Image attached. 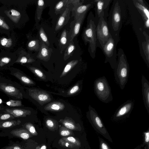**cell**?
I'll return each instance as SVG.
<instances>
[{"mask_svg": "<svg viewBox=\"0 0 149 149\" xmlns=\"http://www.w3.org/2000/svg\"><path fill=\"white\" fill-rule=\"evenodd\" d=\"M82 38L86 45L88 43V52L91 57L94 58L99 45L96 37L94 15L92 12H90L88 16L86 26L83 32Z\"/></svg>", "mask_w": 149, "mask_h": 149, "instance_id": "cell-1", "label": "cell"}, {"mask_svg": "<svg viewBox=\"0 0 149 149\" xmlns=\"http://www.w3.org/2000/svg\"><path fill=\"white\" fill-rule=\"evenodd\" d=\"M117 57V63L114 69L115 79L120 89L123 90L128 81L129 65L126 56L122 49H118Z\"/></svg>", "mask_w": 149, "mask_h": 149, "instance_id": "cell-2", "label": "cell"}, {"mask_svg": "<svg viewBox=\"0 0 149 149\" xmlns=\"http://www.w3.org/2000/svg\"><path fill=\"white\" fill-rule=\"evenodd\" d=\"M107 23L111 35L119 38V33L122 26V16L119 1H113L108 16Z\"/></svg>", "mask_w": 149, "mask_h": 149, "instance_id": "cell-3", "label": "cell"}, {"mask_svg": "<svg viewBox=\"0 0 149 149\" xmlns=\"http://www.w3.org/2000/svg\"><path fill=\"white\" fill-rule=\"evenodd\" d=\"M0 91L15 100H22L26 95L24 88L19 83L0 75Z\"/></svg>", "mask_w": 149, "mask_h": 149, "instance_id": "cell-4", "label": "cell"}, {"mask_svg": "<svg viewBox=\"0 0 149 149\" xmlns=\"http://www.w3.org/2000/svg\"><path fill=\"white\" fill-rule=\"evenodd\" d=\"M93 87L95 95L101 101L107 103L113 100L111 89L105 76L96 79L94 82Z\"/></svg>", "mask_w": 149, "mask_h": 149, "instance_id": "cell-5", "label": "cell"}, {"mask_svg": "<svg viewBox=\"0 0 149 149\" xmlns=\"http://www.w3.org/2000/svg\"><path fill=\"white\" fill-rule=\"evenodd\" d=\"M119 38L112 36L110 34L101 49L105 56V63H109L111 68L114 69L117 63V46Z\"/></svg>", "mask_w": 149, "mask_h": 149, "instance_id": "cell-6", "label": "cell"}, {"mask_svg": "<svg viewBox=\"0 0 149 149\" xmlns=\"http://www.w3.org/2000/svg\"><path fill=\"white\" fill-rule=\"evenodd\" d=\"M87 116L95 130L111 142H112V140L100 117L95 109L91 106L89 107Z\"/></svg>", "mask_w": 149, "mask_h": 149, "instance_id": "cell-7", "label": "cell"}, {"mask_svg": "<svg viewBox=\"0 0 149 149\" xmlns=\"http://www.w3.org/2000/svg\"><path fill=\"white\" fill-rule=\"evenodd\" d=\"M107 21V19L101 16L96 25L97 38L99 47L101 49L110 35Z\"/></svg>", "mask_w": 149, "mask_h": 149, "instance_id": "cell-8", "label": "cell"}, {"mask_svg": "<svg viewBox=\"0 0 149 149\" xmlns=\"http://www.w3.org/2000/svg\"><path fill=\"white\" fill-rule=\"evenodd\" d=\"M112 0H94L95 22L96 25L101 16L107 19L109 6Z\"/></svg>", "mask_w": 149, "mask_h": 149, "instance_id": "cell-9", "label": "cell"}, {"mask_svg": "<svg viewBox=\"0 0 149 149\" xmlns=\"http://www.w3.org/2000/svg\"><path fill=\"white\" fill-rule=\"evenodd\" d=\"M26 95L42 105L50 102L52 99L49 94L44 91L36 89L25 88Z\"/></svg>", "mask_w": 149, "mask_h": 149, "instance_id": "cell-10", "label": "cell"}, {"mask_svg": "<svg viewBox=\"0 0 149 149\" xmlns=\"http://www.w3.org/2000/svg\"><path fill=\"white\" fill-rule=\"evenodd\" d=\"M134 102L131 100L127 101L120 106L116 111L113 118L114 120L124 118L131 112L134 106Z\"/></svg>", "mask_w": 149, "mask_h": 149, "instance_id": "cell-11", "label": "cell"}, {"mask_svg": "<svg viewBox=\"0 0 149 149\" xmlns=\"http://www.w3.org/2000/svg\"><path fill=\"white\" fill-rule=\"evenodd\" d=\"M86 13L81 15L76 18H74V20L71 22L70 30L69 32V38L70 42L73 40L74 37L79 33Z\"/></svg>", "mask_w": 149, "mask_h": 149, "instance_id": "cell-12", "label": "cell"}, {"mask_svg": "<svg viewBox=\"0 0 149 149\" xmlns=\"http://www.w3.org/2000/svg\"><path fill=\"white\" fill-rule=\"evenodd\" d=\"M3 112L10 113L15 118L21 119L30 116L32 114V111L29 109L23 107L6 108Z\"/></svg>", "mask_w": 149, "mask_h": 149, "instance_id": "cell-13", "label": "cell"}, {"mask_svg": "<svg viewBox=\"0 0 149 149\" xmlns=\"http://www.w3.org/2000/svg\"><path fill=\"white\" fill-rule=\"evenodd\" d=\"M58 143L63 147L70 149H78L81 147V143L79 140L72 136L61 138Z\"/></svg>", "mask_w": 149, "mask_h": 149, "instance_id": "cell-14", "label": "cell"}, {"mask_svg": "<svg viewBox=\"0 0 149 149\" xmlns=\"http://www.w3.org/2000/svg\"><path fill=\"white\" fill-rule=\"evenodd\" d=\"M9 69L10 74L15 77L22 84L28 86L34 84V82L20 70L12 68Z\"/></svg>", "mask_w": 149, "mask_h": 149, "instance_id": "cell-15", "label": "cell"}, {"mask_svg": "<svg viewBox=\"0 0 149 149\" xmlns=\"http://www.w3.org/2000/svg\"><path fill=\"white\" fill-rule=\"evenodd\" d=\"M94 4V0H93L89 1L86 4H83L75 7H72V16L74 18H76L87 13L93 7Z\"/></svg>", "mask_w": 149, "mask_h": 149, "instance_id": "cell-16", "label": "cell"}, {"mask_svg": "<svg viewBox=\"0 0 149 149\" xmlns=\"http://www.w3.org/2000/svg\"><path fill=\"white\" fill-rule=\"evenodd\" d=\"M72 7L71 4H69L65 10L59 17L55 27L56 31L60 29L68 23L70 18V14L72 8Z\"/></svg>", "mask_w": 149, "mask_h": 149, "instance_id": "cell-17", "label": "cell"}, {"mask_svg": "<svg viewBox=\"0 0 149 149\" xmlns=\"http://www.w3.org/2000/svg\"><path fill=\"white\" fill-rule=\"evenodd\" d=\"M142 90L144 106L149 114V82L145 76L141 77Z\"/></svg>", "mask_w": 149, "mask_h": 149, "instance_id": "cell-18", "label": "cell"}, {"mask_svg": "<svg viewBox=\"0 0 149 149\" xmlns=\"http://www.w3.org/2000/svg\"><path fill=\"white\" fill-rule=\"evenodd\" d=\"M133 3L141 15L144 22L145 26L148 29L149 27V11L147 5H144L138 2L137 0H133Z\"/></svg>", "mask_w": 149, "mask_h": 149, "instance_id": "cell-19", "label": "cell"}, {"mask_svg": "<svg viewBox=\"0 0 149 149\" xmlns=\"http://www.w3.org/2000/svg\"><path fill=\"white\" fill-rule=\"evenodd\" d=\"M39 52L37 57L40 60L45 61H48L50 57L52 49H49L44 42L41 40Z\"/></svg>", "mask_w": 149, "mask_h": 149, "instance_id": "cell-20", "label": "cell"}, {"mask_svg": "<svg viewBox=\"0 0 149 149\" xmlns=\"http://www.w3.org/2000/svg\"><path fill=\"white\" fill-rule=\"evenodd\" d=\"M69 32L65 29L62 32L59 41V45L61 53L68 46L70 43Z\"/></svg>", "mask_w": 149, "mask_h": 149, "instance_id": "cell-21", "label": "cell"}, {"mask_svg": "<svg viewBox=\"0 0 149 149\" xmlns=\"http://www.w3.org/2000/svg\"><path fill=\"white\" fill-rule=\"evenodd\" d=\"M146 40L143 42L142 44V47L144 54L145 61L147 66L149 68V36L148 34L145 31L143 32Z\"/></svg>", "mask_w": 149, "mask_h": 149, "instance_id": "cell-22", "label": "cell"}, {"mask_svg": "<svg viewBox=\"0 0 149 149\" xmlns=\"http://www.w3.org/2000/svg\"><path fill=\"white\" fill-rule=\"evenodd\" d=\"M10 133L13 136L21 138L24 139H27L32 136V135L26 129H16L12 130Z\"/></svg>", "mask_w": 149, "mask_h": 149, "instance_id": "cell-23", "label": "cell"}, {"mask_svg": "<svg viewBox=\"0 0 149 149\" xmlns=\"http://www.w3.org/2000/svg\"><path fill=\"white\" fill-rule=\"evenodd\" d=\"M60 122L65 127L71 130L74 131H81V128L80 126L76 124L72 120L69 118L61 119Z\"/></svg>", "mask_w": 149, "mask_h": 149, "instance_id": "cell-24", "label": "cell"}, {"mask_svg": "<svg viewBox=\"0 0 149 149\" xmlns=\"http://www.w3.org/2000/svg\"><path fill=\"white\" fill-rule=\"evenodd\" d=\"M22 123L20 118L8 120L0 121V129L10 128L19 125Z\"/></svg>", "mask_w": 149, "mask_h": 149, "instance_id": "cell-25", "label": "cell"}, {"mask_svg": "<svg viewBox=\"0 0 149 149\" xmlns=\"http://www.w3.org/2000/svg\"><path fill=\"white\" fill-rule=\"evenodd\" d=\"M65 108L64 104L62 103L56 102L50 103L47 104L45 107L44 109L46 111H60Z\"/></svg>", "mask_w": 149, "mask_h": 149, "instance_id": "cell-26", "label": "cell"}, {"mask_svg": "<svg viewBox=\"0 0 149 149\" xmlns=\"http://www.w3.org/2000/svg\"><path fill=\"white\" fill-rule=\"evenodd\" d=\"M68 0H62L59 1L56 5L54 9L56 14L63 13L68 6Z\"/></svg>", "mask_w": 149, "mask_h": 149, "instance_id": "cell-27", "label": "cell"}, {"mask_svg": "<svg viewBox=\"0 0 149 149\" xmlns=\"http://www.w3.org/2000/svg\"><path fill=\"white\" fill-rule=\"evenodd\" d=\"M75 48V47L73 40H72L70 42L68 46L65 49L63 56L65 61L72 55Z\"/></svg>", "mask_w": 149, "mask_h": 149, "instance_id": "cell-28", "label": "cell"}, {"mask_svg": "<svg viewBox=\"0 0 149 149\" xmlns=\"http://www.w3.org/2000/svg\"><path fill=\"white\" fill-rule=\"evenodd\" d=\"M6 108H15L24 107L21 100H15L10 99L6 102H4V104Z\"/></svg>", "mask_w": 149, "mask_h": 149, "instance_id": "cell-29", "label": "cell"}, {"mask_svg": "<svg viewBox=\"0 0 149 149\" xmlns=\"http://www.w3.org/2000/svg\"><path fill=\"white\" fill-rule=\"evenodd\" d=\"M78 61V60H74L68 63L65 67L60 77H62L66 75L72 68L77 65Z\"/></svg>", "mask_w": 149, "mask_h": 149, "instance_id": "cell-30", "label": "cell"}, {"mask_svg": "<svg viewBox=\"0 0 149 149\" xmlns=\"http://www.w3.org/2000/svg\"><path fill=\"white\" fill-rule=\"evenodd\" d=\"M45 6V2L43 0H39L37 2L36 15L38 19L40 20Z\"/></svg>", "mask_w": 149, "mask_h": 149, "instance_id": "cell-31", "label": "cell"}, {"mask_svg": "<svg viewBox=\"0 0 149 149\" xmlns=\"http://www.w3.org/2000/svg\"><path fill=\"white\" fill-rule=\"evenodd\" d=\"M59 134L63 136H71L73 135L72 130L69 129L64 126H61L59 130Z\"/></svg>", "mask_w": 149, "mask_h": 149, "instance_id": "cell-32", "label": "cell"}, {"mask_svg": "<svg viewBox=\"0 0 149 149\" xmlns=\"http://www.w3.org/2000/svg\"><path fill=\"white\" fill-rule=\"evenodd\" d=\"M28 68L32 73L39 78L42 79H45L46 76L44 73L38 69L30 66Z\"/></svg>", "mask_w": 149, "mask_h": 149, "instance_id": "cell-33", "label": "cell"}, {"mask_svg": "<svg viewBox=\"0 0 149 149\" xmlns=\"http://www.w3.org/2000/svg\"><path fill=\"white\" fill-rule=\"evenodd\" d=\"M39 33L40 40L44 42L47 46H49V43L48 39L42 27L40 29Z\"/></svg>", "mask_w": 149, "mask_h": 149, "instance_id": "cell-34", "label": "cell"}, {"mask_svg": "<svg viewBox=\"0 0 149 149\" xmlns=\"http://www.w3.org/2000/svg\"><path fill=\"white\" fill-rule=\"evenodd\" d=\"M32 135L37 136V132L34 125L30 123H25L23 125Z\"/></svg>", "mask_w": 149, "mask_h": 149, "instance_id": "cell-35", "label": "cell"}, {"mask_svg": "<svg viewBox=\"0 0 149 149\" xmlns=\"http://www.w3.org/2000/svg\"><path fill=\"white\" fill-rule=\"evenodd\" d=\"M47 127L52 131H55L57 128V123L55 120L51 118H47L45 121Z\"/></svg>", "mask_w": 149, "mask_h": 149, "instance_id": "cell-36", "label": "cell"}, {"mask_svg": "<svg viewBox=\"0 0 149 149\" xmlns=\"http://www.w3.org/2000/svg\"><path fill=\"white\" fill-rule=\"evenodd\" d=\"M40 42L38 40H34L30 41L28 44V46L32 50L38 51L39 50Z\"/></svg>", "mask_w": 149, "mask_h": 149, "instance_id": "cell-37", "label": "cell"}, {"mask_svg": "<svg viewBox=\"0 0 149 149\" xmlns=\"http://www.w3.org/2000/svg\"><path fill=\"white\" fill-rule=\"evenodd\" d=\"M16 118L12 115L8 113L0 112V121L10 120Z\"/></svg>", "mask_w": 149, "mask_h": 149, "instance_id": "cell-38", "label": "cell"}, {"mask_svg": "<svg viewBox=\"0 0 149 149\" xmlns=\"http://www.w3.org/2000/svg\"><path fill=\"white\" fill-rule=\"evenodd\" d=\"M143 142L141 145V147H143L146 145H149V129L143 133Z\"/></svg>", "mask_w": 149, "mask_h": 149, "instance_id": "cell-39", "label": "cell"}, {"mask_svg": "<svg viewBox=\"0 0 149 149\" xmlns=\"http://www.w3.org/2000/svg\"><path fill=\"white\" fill-rule=\"evenodd\" d=\"M99 149H111L108 144L103 139L99 137Z\"/></svg>", "mask_w": 149, "mask_h": 149, "instance_id": "cell-40", "label": "cell"}, {"mask_svg": "<svg viewBox=\"0 0 149 149\" xmlns=\"http://www.w3.org/2000/svg\"><path fill=\"white\" fill-rule=\"evenodd\" d=\"M84 1V0H68V4H72L73 7H75L83 4Z\"/></svg>", "mask_w": 149, "mask_h": 149, "instance_id": "cell-41", "label": "cell"}, {"mask_svg": "<svg viewBox=\"0 0 149 149\" xmlns=\"http://www.w3.org/2000/svg\"><path fill=\"white\" fill-rule=\"evenodd\" d=\"M80 90V88L79 84H77V85L74 86L68 92V95H73L76 93L78 92Z\"/></svg>", "mask_w": 149, "mask_h": 149, "instance_id": "cell-42", "label": "cell"}, {"mask_svg": "<svg viewBox=\"0 0 149 149\" xmlns=\"http://www.w3.org/2000/svg\"><path fill=\"white\" fill-rule=\"evenodd\" d=\"M1 149H24L19 145L14 144L4 147Z\"/></svg>", "mask_w": 149, "mask_h": 149, "instance_id": "cell-43", "label": "cell"}, {"mask_svg": "<svg viewBox=\"0 0 149 149\" xmlns=\"http://www.w3.org/2000/svg\"><path fill=\"white\" fill-rule=\"evenodd\" d=\"M33 61L28 60L26 57H23L20 60V62L22 64L26 63L29 62H31Z\"/></svg>", "mask_w": 149, "mask_h": 149, "instance_id": "cell-44", "label": "cell"}, {"mask_svg": "<svg viewBox=\"0 0 149 149\" xmlns=\"http://www.w3.org/2000/svg\"><path fill=\"white\" fill-rule=\"evenodd\" d=\"M12 13V15L13 16H19L20 15V13L13 9H12L11 10Z\"/></svg>", "mask_w": 149, "mask_h": 149, "instance_id": "cell-45", "label": "cell"}, {"mask_svg": "<svg viewBox=\"0 0 149 149\" xmlns=\"http://www.w3.org/2000/svg\"><path fill=\"white\" fill-rule=\"evenodd\" d=\"M8 42L7 39L6 38H4L1 40V44L2 46H4L6 45Z\"/></svg>", "mask_w": 149, "mask_h": 149, "instance_id": "cell-46", "label": "cell"}, {"mask_svg": "<svg viewBox=\"0 0 149 149\" xmlns=\"http://www.w3.org/2000/svg\"><path fill=\"white\" fill-rule=\"evenodd\" d=\"M6 108V106L3 104H0V112H3V110Z\"/></svg>", "mask_w": 149, "mask_h": 149, "instance_id": "cell-47", "label": "cell"}, {"mask_svg": "<svg viewBox=\"0 0 149 149\" xmlns=\"http://www.w3.org/2000/svg\"><path fill=\"white\" fill-rule=\"evenodd\" d=\"M137 1L141 4L144 5H146L144 1L143 0H137Z\"/></svg>", "mask_w": 149, "mask_h": 149, "instance_id": "cell-48", "label": "cell"}, {"mask_svg": "<svg viewBox=\"0 0 149 149\" xmlns=\"http://www.w3.org/2000/svg\"><path fill=\"white\" fill-rule=\"evenodd\" d=\"M4 102L1 98H0V104H3Z\"/></svg>", "mask_w": 149, "mask_h": 149, "instance_id": "cell-49", "label": "cell"}, {"mask_svg": "<svg viewBox=\"0 0 149 149\" xmlns=\"http://www.w3.org/2000/svg\"><path fill=\"white\" fill-rule=\"evenodd\" d=\"M145 149H149V145H146L144 147Z\"/></svg>", "mask_w": 149, "mask_h": 149, "instance_id": "cell-50", "label": "cell"}, {"mask_svg": "<svg viewBox=\"0 0 149 149\" xmlns=\"http://www.w3.org/2000/svg\"><path fill=\"white\" fill-rule=\"evenodd\" d=\"M46 146L45 145L43 146L40 149H46Z\"/></svg>", "mask_w": 149, "mask_h": 149, "instance_id": "cell-51", "label": "cell"}, {"mask_svg": "<svg viewBox=\"0 0 149 149\" xmlns=\"http://www.w3.org/2000/svg\"><path fill=\"white\" fill-rule=\"evenodd\" d=\"M141 145H140L139 146L137 147L134 149H141Z\"/></svg>", "mask_w": 149, "mask_h": 149, "instance_id": "cell-52", "label": "cell"}, {"mask_svg": "<svg viewBox=\"0 0 149 149\" xmlns=\"http://www.w3.org/2000/svg\"><path fill=\"white\" fill-rule=\"evenodd\" d=\"M3 23V21L0 19V25H1Z\"/></svg>", "mask_w": 149, "mask_h": 149, "instance_id": "cell-53", "label": "cell"}]
</instances>
